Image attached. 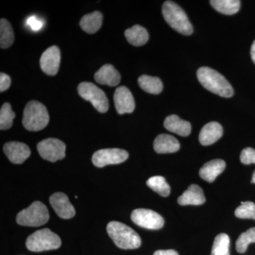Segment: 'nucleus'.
Wrapping results in <instances>:
<instances>
[{
  "label": "nucleus",
  "instance_id": "obj_33",
  "mask_svg": "<svg viewBox=\"0 0 255 255\" xmlns=\"http://www.w3.org/2000/svg\"><path fill=\"white\" fill-rule=\"evenodd\" d=\"M11 85V78L6 74L0 73V92L6 91Z\"/></svg>",
  "mask_w": 255,
  "mask_h": 255
},
{
  "label": "nucleus",
  "instance_id": "obj_36",
  "mask_svg": "<svg viewBox=\"0 0 255 255\" xmlns=\"http://www.w3.org/2000/svg\"><path fill=\"white\" fill-rule=\"evenodd\" d=\"M251 182L253 183V184H255V171L254 172H253V178H252Z\"/></svg>",
  "mask_w": 255,
  "mask_h": 255
},
{
  "label": "nucleus",
  "instance_id": "obj_29",
  "mask_svg": "<svg viewBox=\"0 0 255 255\" xmlns=\"http://www.w3.org/2000/svg\"><path fill=\"white\" fill-rule=\"evenodd\" d=\"M251 243H255V228L242 233L236 242V250L239 253H245Z\"/></svg>",
  "mask_w": 255,
  "mask_h": 255
},
{
  "label": "nucleus",
  "instance_id": "obj_8",
  "mask_svg": "<svg viewBox=\"0 0 255 255\" xmlns=\"http://www.w3.org/2000/svg\"><path fill=\"white\" fill-rule=\"evenodd\" d=\"M37 150L42 158L55 162L65 157L66 145L57 138H47L38 142Z\"/></svg>",
  "mask_w": 255,
  "mask_h": 255
},
{
  "label": "nucleus",
  "instance_id": "obj_32",
  "mask_svg": "<svg viewBox=\"0 0 255 255\" xmlns=\"http://www.w3.org/2000/svg\"><path fill=\"white\" fill-rule=\"evenodd\" d=\"M26 23L34 31H38L43 26V22L35 16H30L26 21Z\"/></svg>",
  "mask_w": 255,
  "mask_h": 255
},
{
  "label": "nucleus",
  "instance_id": "obj_6",
  "mask_svg": "<svg viewBox=\"0 0 255 255\" xmlns=\"http://www.w3.org/2000/svg\"><path fill=\"white\" fill-rule=\"evenodd\" d=\"M49 220L46 206L41 201H34L26 209L18 213L16 222L18 225L29 227H38L46 224Z\"/></svg>",
  "mask_w": 255,
  "mask_h": 255
},
{
  "label": "nucleus",
  "instance_id": "obj_5",
  "mask_svg": "<svg viewBox=\"0 0 255 255\" xmlns=\"http://www.w3.org/2000/svg\"><path fill=\"white\" fill-rule=\"evenodd\" d=\"M60 246L61 240L59 236L48 228L33 233L28 236L26 242V246L28 251L35 253L53 251L58 249Z\"/></svg>",
  "mask_w": 255,
  "mask_h": 255
},
{
  "label": "nucleus",
  "instance_id": "obj_24",
  "mask_svg": "<svg viewBox=\"0 0 255 255\" xmlns=\"http://www.w3.org/2000/svg\"><path fill=\"white\" fill-rule=\"evenodd\" d=\"M210 3L216 11L226 15L236 14L241 4L239 0H211Z\"/></svg>",
  "mask_w": 255,
  "mask_h": 255
},
{
  "label": "nucleus",
  "instance_id": "obj_12",
  "mask_svg": "<svg viewBox=\"0 0 255 255\" xmlns=\"http://www.w3.org/2000/svg\"><path fill=\"white\" fill-rule=\"evenodd\" d=\"M114 101L116 110L119 114L132 113L135 110L133 96L127 87H119L116 90Z\"/></svg>",
  "mask_w": 255,
  "mask_h": 255
},
{
  "label": "nucleus",
  "instance_id": "obj_1",
  "mask_svg": "<svg viewBox=\"0 0 255 255\" xmlns=\"http://www.w3.org/2000/svg\"><path fill=\"white\" fill-rule=\"evenodd\" d=\"M197 78L201 85L212 93L226 98H230L234 94L229 82L214 69L201 67L198 70Z\"/></svg>",
  "mask_w": 255,
  "mask_h": 255
},
{
  "label": "nucleus",
  "instance_id": "obj_7",
  "mask_svg": "<svg viewBox=\"0 0 255 255\" xmlns=\"http://www.w3.org/2000/svg\"><path fill=\"white\" fill-rule=\"evenodd\" d=\"M78 91L82 98L91 102L100 113H106L109 110L110 105L105 92L92 82H82L79 85Z\"/></svg>",
  "mask_w": 255,
  "mask_h": 255
},
{
  "label": "nucleus",
  "instance_id": "obj_22",
  "mask_svg": "<svg viewBox=\"0 0 255 255\" xmlns=\"http://www.w3.org/2000/svg\"><path fill=\"white\" fill-rule=\"evenodd\" d=\"M127 41L134 46H141L145 45L149 40V34L147 30L140 25H135L128 28L125 31Z\"/></svg>",
  "mask_w": 255,
  "mask_h": 255
},
{
  "label": "nucleus",
  "instance_id": "obj_19",
  "mask_svg": "<svg viewBox=\"0 0 255 255\" xmlns=\"http://www.w3.org/2000/svg\"><path fill=\"white\" fill-rule=\"evenodd\" d=\"M226 162L223 159H216L206 162L199 171V175L208 182H214L216 178L226 169Z\"/></svg>",
  "mask_w": 255,
  "mask_h": 255
},
{
  "label": "nucleus",
  "instance_id": "obj_18",
  "mask_svg": "<svg viewBox=\"0 0 255 255\" xmlns=\"http://www.w3.org/2000/svg\"><path fill=\"white\" fill-rule=\"evenodd\" d=\"M154 150L157 153H172L180 148V144L177 139L169 134H160L155 139Z\"/></svg>",
  "mask_w": 255,
  "mask_h": 255
},
{
  "label": "nucleus",
  "instance_id": "obj_30",
  "mask_svg": "<svg viewBox=\"0 0 255 255\" xmlns=\"http://www.w3.org/2000/svg\"><path fill=\"white\" fill-rule=\"evenodd\" d=\"M235 215L239 219L255 220V204L251 201L242 202L235 211Z\"/></svg>",
  "mask_w": 255,
  "mask_h": 255
},
{
  "label": "nucleus",
  "instance_id": "obj_4",
  "mask_svg": "<svg viewBox=\"0 0 255 255\" xmlns=\"http://www.w3.org/2000/svg\"><path fill=\"white\" fill-rule=\"evenodd\" d=\"M49 122L48 110L41 102L31 101L24 109L22 124L26 130L39 131L47 127Z\"/></svg>",
  "mask_w": 255,
  "mask_h": 255
},
{
  "label": "nucleus",
  "instance_id": "obj_15",
  "mask_svg": "<svg viewBox=\"0 0 255 255\" xmlns=\"http://www.w3.org/2000/svg\"><path fill=\"white\" fill-rule=\"evenodd\" d=\"M95 79L101 85L115 87L120 83L121 75L113 65L107 64L95 73Z\"/></svg>",
  "mask_w": 255,
  "mask_h": 255
},
{
  "label": "nucleus",
  "instance_id": "obj_9",
  "mask_svg": "<svg viewBox=\"0 0 255 255\" xmlns=\"http://www.w3.org/2000/svg\"><path fill=\"white\" fill-rule=\"evenodd\" d=\"M127 151L119 148L102 149L92 156V162L97 167H104L110 164H117L125 162L128 158Z\"/></svg>",
  "mask_w": 255,
  "mask_h": 255
},
{
  "label": "nucleus",
  "instance_id": "obj_28",
  "mask_svg": "<svg viewBox=\"0 0 255 255\" xmlns=\"http://www.w3.org/2000/svg\"><path fill=\"white\" fill-rule=\"evenodd\" d=\"M15 113L9 103H4L0 110V129L7 130L12 127Z\"/></svg>",
  "mask_w": 255,
  "mask_h": 255
},
{
  "label": "nucleus",
  "instance_id": "obj_21",
  "mask_svg": "<svg viewBox=\"0 0 255 255\" xmlns=\"http://www.w3.org/2000/svg\"><path fill=\"white\" fill-rule=\"evenodd\" d=\"M103 15L99 11L85 15L80 20V27L88 33H95L102 27Z\"/></svg>",
  "mask_w": 255,
  "mask_h": 255
},
{
  "label": "nucleus",
  "instance_id": "obj_10",
  "mask_svg": "<svg viewBox=\"0 0 255 255\" xmlns=\"http://www.w3.org/2000/svg\"><path fill=\"white\" fill-rule=\"evenodd\" d=\"M132 222L140 227L150 230H159L163 227L164 219L160 215L150 209L134 210L131 214Z\"/></svg>",
  "mask_w": 255,
  "mask_h": 255
},
{
  "label": "nucleus",
  "instance_id": "obj_20",
  "mask_svg": "<svg viewBox=\"0 0 255 255\" xmlns=\"http://www.w3.org/2000/svg\"><path fill=\"white\" fill-rule=\"evenodd\" d=\"M164 127L169 131L174 132L181 136H188L191 131V124L182 120L177 115H170L165 119Z\"/></svg>",
  "mask_w": 255,
  "mask_h": 255
},
{
  "label": "nucleus",
  "instance_id": "obj_27",
  "mask_svg": "<svg viewBox=\"0 0 255 255\" xmlns=\"http://www.w3.org/2000/svg\"><path fill=\"white\" fill-rule=\"evenodd\" d=\"M229 236L225 233L218 235L215 238L211 255H230Z\"/></svg>",
  "mask_w": 255,
  "mask_h": 255
},
{
  "label": "nucleus",
  "instance_id": "obj_26",
  "mask_svg": "<svg viewBox=\"0 0 255 255\" xmlns=\"http://www.w3.org/2000/svg\"><path fill=\"white\" fill-rule=\"evenodd\" d=\"M146 184L151 189L164 197L168 196L170 194V187L168 183L166 182L164 177L162 176L150 177Z\"/></svg>",
  "mask_w": 255,
  "mask_h": 255
},
{
  "label": "nucleus",
  "instance_id": "obj_13",
  "mask_svg": "<svg viewBox=\"0 0 255 255\" xmlns=\"http://www.w3.org/2000/svg\"><path fill=\"white\" fill-rule=\"evenodd\" d=\"M50 204L60 218L70 219L75 215V210L68 196L61 192L55 193L50 197Z\"/></svg>",
  "mask_w": 255,
  "mask_h": 255
},
{
  "label": "nucleus",
  "instance_id": "obj_31",
  "mask_svg": "<svg viewBox=\"0 0 255 255\" xmlns=\"http://www.w3.org/2000/svg\"><path fill=\"white\" fill-rule=\"evenodd\" d=\"M241 161L245 164H255V150L252 147H247L242 150Z\"/></svg>",
  "mask_w": 255,
  "mask_h": 255
},
{
  "label": "nucleus",
  "instance_id": "obj_3",
  "mask_svg": "<svg viewBox=\"0 0 255 255\" xmlns=\"http://www.w3.org/2000/svg\"><path fill=\"white\" fill-rule=\"evenodd\" d=\"M162 14L169 26L185 36L192 34L193 27L184 10L172 1H166L162 5Z\"/></svg>",
  "mask_w": 255,
  "mask_h": 255
},
{
  "label": "nucleus",
  "instance_id": "obj_23",
  "mask_svg": "<svg viewBox=\"0 0 255 255\" xmlns=\"http://www.w3.org/2000/svg\"><path fill=\"white\" fill-rule=\"evenodd\" d=\"M139 86L141 87L142 90L152 94V95H159L163 90V85L160 79L157 77H151L149 75H143L139 77Z\"/></svg>",
  "mask_w": 255,
  "mask_h": 255
},
{
  "label": "nucleus",
  "instance_id": "obj_11",
  "mask_svg": "<svg viewBox=\"0 0 255 255\" xmlns=\"http://www.w3.org/2000/svg\"><path fill=\"white\" fill-rule=\"evenodd\" d=\"M60 64V51L58 47H49L42 54L40 65L43 73L50 76L58 73Z\"/></svg>",
  "mask_w": 255,
  "mask_h": 255
},
{
  "label": "nucleus",
  "instance_id": "obj_2",
  "mask_svg": "<svg viewBox=\"0 0 255 255\" xmlns=\"http://www.w3.org/2000/svg\"><path fill=\"white\" fill-rule=\"evenodd\" d=\"M107 230L114 244L121 249H137L141 246L139 235L124 223L112 221L107 225Z\"/></svg>",
  "mask_w": 255,
  "mask_h": 255
},
{
  "label": "nucleus",
  "instance_id": "obj_17",
  "mask_svg": "<svg viewBox=\"0 0 255 255\" xmlns=\"http://www.w3.org/2000/svg\"><path fill=\"white\" fill-rule=\"evenodd\" d=\"M206 199L202 189L196 184H191L178 199V204L181 206L202 205Z\"/></svg>",
  "mask_w": 255,
  "mask_h": 255
},
{
  "label": "nucleus",
  "instance_id": "obj_14",
  "mask_svg": "<svg viewBox=\"0 0 255 255\" xmlns=\"http://www.w3.org/2000/svg\"><path fill=\"white\" fill-rule=\"evenodd\" d=\"M4 152L7 158L14 164H22L31 155V150L27 145L20 142H6Z\"/></svg>",
  "mask_w": 255,
  "mask_h": 255
},
{
  "label": "nucleus",
  "instance_id": "obj_35",
  "mask_svg": "<svg viewBox=\"0 0 255 255\" xmlns=\"http://www.w3.org/2000/svg\"><path fill=\"white\" fill-rule=\"evenodd\" d=\"M251 54L252 60L255 63V40L253 42V45H252Z\"/></svg>",
  "mask_w": 255,
  "mask_h": 255
},
{
  "label": "nucleus",
  "instance_id": "obj_25",
  "mask_svg": "<svg viewBox=\"0 0 255 255\" xmlns=\"http://www.w3.org/2000/svg\"><path fill=\"white\" fill-rule=\"evenodd\" d=\"M14 41V31L11 23L7 20L1 18L0 21V46L1 48H9Z\"/></svg>",
  "mask_w": 255,
  "mask_h": 255
},
{
  "label": "nucleus",
  "instance_id": "obj_16",
  "mask_svg": "<svg viewBox=\"0 0 255 255\" xmlns=\"http://www.w3.org/2000/svg\"><path fill=\"white\" fill-rule=\"evenodd\" d=\"M223 129L222 126L216 122L206 124L199 133V141L201 145H211L215 143L222 137Z\"/></svg>",
  "mask_w": 255,
  "mask_h": 255
},
{
  "label": "nucleus",
  "instance_id": "obj_34",
  "mask_svg": "<svg viewBox=\"0 0 255 255\" xmlns=\"http://www.w3.org/2000/svg\"><path fill=\"white\" fill-rule=\"evenodd\" d=\"M153 255H179L177 251L174 250H167V251H156Z\"/></svg>",
  "mask_w": 255,
  "mask_h": 255
}]
</instances>
